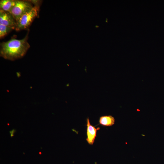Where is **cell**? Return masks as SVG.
<instances>
[{"mask_svg": "<svg viewBox=\"0 0 164 164\" xmlns=\"http://www.w3.org/2000/svg\"><path fill=\"white\" fill-rule=\"evenodd\" d=\"M27 35L23 39H12L0 43V55L4 58L14 60L23 57L30 47Z\"/></svg>", "mask_w": 164, "mask_h": 164, "instance_id": "6da1fadb", "label": "cell"}, {"mask_svg": "<svg viewBox=\"0 0 164 164\" xmlns=\"http://www.w3.org/2000/svg\"><path fill=\"white\" fill-rule=\"evenodd\" d=\"M39 7L34 6L23 15L16 22L15 29L19 31L26 29L30 26L34 19L37 16Z\"/></svg>", "mask_w": 164, "mask_h": 164, "instance_id": "7a4b0ae2", "label": "cell"}, {"mask_svg": "<svg viewBox=\"0 0 164 164\" xmlns=\"http://www.w3.org/2000/svg\"><path fill=\"white\" fill-rule=\"evenodd\" d=\"M33 7L31 3L29 2L16 0L15 5L9 12L16 22L23 15L30 10Z\"/></svg>", "mask_w": 164, "mask_h": 164, "instance_id": "3957f363", "label": "cell"}, {"mask_svg": "<svg viewBox=\"0 0 164 164\" xmlns=\"http://www.w3.org/2000/svg\"><path fill=\"white\" fill-rule=\"evenodd\" d=\"M87 122V138L86 141L91 145H93L94 142L97 131L100 129L99 127L96 128L91 124L89 118L86 119Z\"/></svg>", "mask_w": 164, "mask_h": 164, "instance_id": "277c9868", "label": "cell"}, {"mask_svg": "<svg viewBox=\"0 0 164 164\" xmlns=\"http://www.w3.org/2000/svg\"><path fill=\"white\" fill-rule=\"evenodd\" d=\"M0 24L11 27L15 29L16 22L9 12L0 10Z\"/></svg>", "mask_w": 164, "mask_h": 164, "instance_id": "5b68a950", "label": "cell"}, {"mask_svg": "<svg viewBox=\"0 0 164 164\" xmlns=\"http://www.w3.org/2000/svg\"><path fill=\"white\" fill-rule=\"evenodd\" d=\"M115 119L111 115L102 116L100 117L99 120V124L104 126L110 127L114 125Z\"/></svg>", "mask_w": 164, "mask_h": 164, "instance_id": "8992f818", "label": "cell"}, {"mask_svg": "<svg viewBox=\"0 0 164 164\" xmlns=\"http://www.w3.org/2000/svg\"><path fill=\"white\" fill-rule=\"evenodd\" d=\"M16 0H1L0 1V10L5 12H9L15 5Z\"/></svg>", "mask_w": 164, "mask_h": 164, "instance_id": "52a82bcc", "label": "cell"}, {"mask_svg": "<svg viewBox=\"0 0 164 164\" xmlns=\"http://www.w3.org/2000/svg\"><path fill=\"white\" fill-rule=\"evenodd\" d=\"M13 29L12 27L0 24V38L4 37Z\"/></svg>", "mask_w": 164, "mask_h": 164, "instance_id": "ba28073f", "label": "cell"}, {"mask_svg": "<svg viewBox=\"0 0 164 164\" xmlns=\"http://www.w3.org/2000/svg\"><path fill=\"white\" fill-rule=\"evenodd\" d=\"M15 132V130L14 129H13L10 132L11 134V137H12L13 136V134L14 132Z\"/></svg>", "mask_w": 164, "mask_h": 164, "instance_id": "9c48e42d", "label": "cell"}, {"mask_svg": "<svg viewBox=\"0 0 164 164\" xmlns=\"http://www.w3.org/2000/svg\"><path fill=\"white\" fill-rule=\"evenodd\" d=\"M95 27L96 28H98V27H99V26H97V25H96L95 26Z\"/></svg>", "mask_w": 164, "mask_h": 164, "instance_id": "30bf717a", "label": "cell"}, {"mask_svg": "<svg viewBox=\"0 0 164 164\" xmlns=\"http://www.w3.org/2000/svg\"><path fill=\"white\" fill-rule=\"evenodd\" d=\"M106 19V22H108L107 21V19Z\"/></svg>", "mask_w": 164, "mask_h": 164, "instance_id": "8fae6325", "label": "cell"}]
</instances>
